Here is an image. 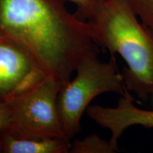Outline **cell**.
Instances as JSON below:
<instances>
[{
	"label": "cell",
	"mask_w": 153,
	"mask_h": 153,
	"mask_svg": "<svg viewBox=\"0 0 153 153\" xmlns=\"http://www.w3.org/2000/svg\"><path fill=\"white\" fill-rule=\"evenodd\" d=\"M61 86L54 77L46 75L26 90L9 98L6 101L11 121L4 131L20 138L65 137L57 105Z\"/></svg>",
	"instance_id": "4"
},
{
	"label": "cell",
	"mask_w": 153,
	"mask_h": 153,
	"mask_svg": "<svg viewBox=\"0 0 153 153\" xmlns=\"http://www.w3.org/2000/svg\"><path fill=\"white\" fill-rule=\"evenodd\" d=\"M69 1L76 5L74 15L79 20L87 22L94 12L97 7L106 0H63Z\"/></svg>",
	"instance_id": "10"
},
{
	"label": "cell",
	"mask_w": 153,
	"mask_h": 153,
	"mask_svg": "<svg viewBox=\"0 0 153 153\" xmlns=\"http://www.w3.org/2000/svg\"><path fill=\"white\" fill-rule=\"evenodd\" d=\"M143 24L153 29V0H128Z\"/></svg>",
	"instance_id": "9"
},
{
	"label": "cell",
	"mask_w": 153,
	"mask_h": 153,
	"mask_svg": "<svg viewBox=\"0 0 153 153\" xmlns=\"http://www.w3.org/2000/svg\"><path fill=\"white\" fill-rule=\"evenodd\" d=\"M70 146L65 137L20 138L0 132V153H68Z\"/></svg>",
	"instance_id": "7"
},
{
	"label": "cell",
	"mask_w": 153,
	"mask_h": 153,
	"mask_svg": "<svg viewBox=\"0 0 153 153\" xmlns=\"http://www.w3.org/2000/svg\"><path fill=\"white\" fill-rule=\"evenodd\" d=\"M0 37L20 45L62 85L84 58L99 52L87 22L69 12L63 0H0Z\"/></svg>",
	"instance_id": "1"
},
{
	"label": "cell",
	"mask_w": 153,
	"mask_h": 153,
	"mask_svg": "<svg viewBox=\"0 0 153 153\" xmlns=\"http://www.w3.org/2000/svg\"><path fill=\"white\" fill-rule=\"evenodd\" d=\"M70 153H114L116 150L106 141L97 134H91L82 140H76L71 143Z\"/></svg>",
	"instance_id": "8"
},
{
	"label": "cell",
	"mask_w": 153,
	"mask_h": 153,
	"mask_svg": "<svg viewBox=\"0 0 153 153\" xmlns=\"http://www.w3.org/2000/svg\"><path fill=\"white\" fill-rule=\"evenodd\" d=\"M97 46L126 63V89L142 101L153 95V29L143 24L128 0H106L87 22Z\"/></svg>",
	"instance_id": "2"
},
{
	"label": "cell",
	"mask_w": 153,
	"mask_h": 153,
	"mask_svg": "<svg viewBox=\"0 0 153 153\" xmlns=\"http://www.w3.org/2000/svg\"><path fill=\"white\" fill-rule=\"evenodd\" d=\"M10 111L7 101L0 103V132L7 129L10 123Z\"/></svg>",
	"instance_id": "11"
},
{
	"label": "cell",
	"mask_w": 153,
	"mask_h": 153,
	"mask_svg": "<svg viewBox=\"0 0 153 153\" xmlns=\"http://www.w3.org/2000/svg\"><path fill=\"white\" fill-rule=\"evenodd\" d=\"M152 96H153V95H152Z\"/></svg>",
	"instance_id": "12"
},
{
	"label": "cell",
	"mask_w": 153,
	"mask_h": 153,
	"mask_svg": "<svg viewBox=\"0 0 153 153\" xmlns=\"http://www.w3.org/2000/svg\"><path fill=\"white\" fill-rule=\"evenodd\" d=\"M86 111L96 123L110 131L109 143L116 152L120 150L118 141L126 129L134 126L147 128H153V111L143 109L135 106L128 89L120 95L116 106L93 105L89 106Z\"/></svg>",
	"instance_id": "6"
},
{
	"label": "cell",
	"mask_w": 153,
	"mask_h": 153,
	"mask_svg": "<svg viewBox=\"0 0 153 153\" xmlns=\"http://www.w3.org/2000/svg\"><path fill=\"white\" fill-rule=\"evenodd\" d=\"M46 75L20 45L0 37V103L35 85Z\"/></svg>",
	"instance_id": "5"
},
{
	"label": "cell",
	"mask_w": 153,
	"mask_h": 153,
	"mask_svg": "<svg viewBox=\"0 0 153 153\" xmlns=\"http://www.w3.org/2000/svg\"><path fill=\"white\" fill-rule=\"evenodd\" d=\"M75 71V77L61 86L57 99L62 133L68 140L79 133L82 115L96 97L108 92L123 95L127 90L114 55L108 62H101L98 53L89 55Z\"/></svg>",
	"instance_id": "3"
}]
</instances>
